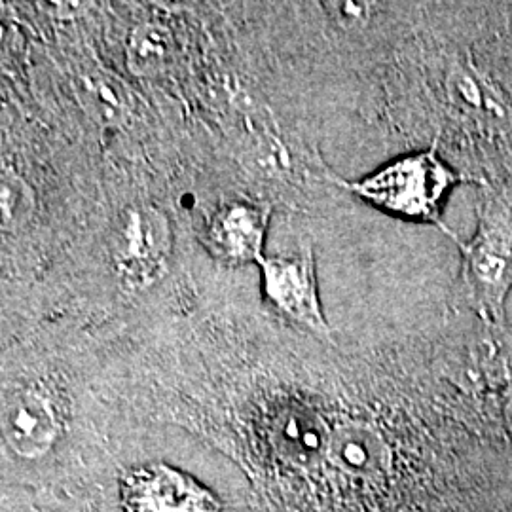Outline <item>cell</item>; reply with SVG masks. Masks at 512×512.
<instances>
[{
  "label": "cell",
  "mask_w": 512,
  "mask_h": 512,
  "mask_svg": "<svg viewBox=\"0 0 512 512\" xmlns=\"http://www.w3.org/2000/svg\"><path fill=\"white\" fill-rule=\"evenodd\" d=\"M461 249L459 293L463 302L484 317L499 321L512 289V205L507 198L484 194L478 205V228Z\"/></svg>",
  "instance_id": "1"
},
{
  "label": "cell",
  "mask_w": 512,
  "mask_h": 512,
  "mask_svg": "<svg viewBox=\"0 0 512 512\" xmlns=\"http://www.w3.org/2000/svg\"><path fill=\"white\" fill-rule=\"evenodd\" d=\"M334 181L366 202L408 219L433 222L448 236L456 238L440 220V203L446 192L463 179L440 160L437 147L385 165L382 171L359 183Z\"/></svg>",
  "instance_id": "2"
},
{
  "label": "cell",
  "mask_w": 512,
  "mask_h": 512,
  "mask_svg": "<svg viewBox=\"0 0 512 512\" xmlns=\"http://www.w3.org/2000/svg\"><path fill=\"white\" fill-rule=\"evenodd\" d=\"M171 243V228L160 209L150 205L129 207L116 222L110 245L120 283L129 291L156 283L167 270Z\"/></svg>",
  "instance_id": "3"
},
{
  "label": "cell",
  "mask_w": 512,
  "mask_h": 512,
  "mask_svg": "<svg viewBox=\"0 0 512 512\" xmlns=\"http://www.w3.org/2000/svg\"><path fill=\"white\" fill-rule=\"evenodd\" d=\"M264 293L275 308L319 336H330L321 310L311 247L294 256H264L258 264Z\"/></svg>",
  "instance_id": "4"
},
{
  "label": "cell",
  "mask_w": 512,
  "mask_h": 512,
  "mask_svg": "<svg viewBox=\"0 0 512 512\" xmlns=\"http://www.w3.org/2000/svg\"><path fill=\"white\" fill-rule=\"evenodd\" d=\"M122 503L126 512H220L219 501L196 480L165 465L131 471Z\"/></svg>",
  "instance_id": "5"
},
{
  "label": "cell",
  "mask_w": 512,
  "mask_h": 512,
  "mask_svg": "<svg viewBox=\"0 0 512 512\" xmlns=\"http://www.w3.org/2000/svg\"><path fill=\"white\" fill-rule=\"evenodd\" d=\"M270 207L264 203L232 202L222 205L207 228L209 247L224 260L260 264Z\"/></svg>",
  "instance_id": "6"
},
{
  "label": "cell",
  "mask_w": 512,
  "mask_h": 512,
  "mask_svg": "<svg viewBox=\"0 0 512 512\" xmlns=\"http://www.w3.org/2000/svg\"><path fill=\"white\" fill-rule=\"evenodd\" d=\"M59 433L54 408L35 391H18L2 408V435L19 458H42Z\"/></svg>",
  "instance_id": "7"
},
{
  "label": "cell",
  "mask_w": 512,
  "mask_h": 512,
  "mask_svg": "<svg viewBox=\"0 0 512 512\" xmlns=\"http://www.w3.org/2000/svg\"><path fill=\"white\" fill-rule=\"evenodd\" d=\"M327 456L346 475L374 478L382 475L389 465V446L372 425L348 421L330 433Z\"/></svg>",
  "instance_id": "8"
},
{
  "label": "cell",
  "mask_w": 512,
  "mask_h": 512,
  "mask_svg": "<svg viewBox=\"0 0 512 512\" xmlns=\"http://www.w3.org/2000/svg\"><path fill=\"white\" fill-rule=\"evenodd\" d=\"M78 99L84 110L103 128H120L133 114L128 86L103 69L84 73L78 80Z\"/></svg>",
  "instance_id": "9"
},
{
  "label": "cell",
  "mask_w": 512,
  "mask_h": 512,
  "mask_svg": "<svg viewBox=\"0 0 512 512\" xmlns=\"http://www.w3.org/2000/svg\"><path fill=\"white\" fill-rule=\"evenodd\" d=\"M175 54L171 31L156 21L139 23L128 40V69L139 78L164 73Z\"/></svg>",
  "instance_id": "10"
},
{
  "label": "cell",
  "mask_w": 512,
  "mask_h": 512,
  "mask_svg": "<svg viewBox=\"0 0 512 512\" xmlns=\"http://www.w3.org/2000/svg\"><path fill=\"white\" fill-rule=\"evenodd\" d=\"M35 211V192L14 171H2L0 177V219L2 230L23 228Z\"/></svg>",
  "instance_id": "11"
},
{
  "label": "cell",
  "mask_w": 512,
  "mask_h": 512,
  "mask_svg": "<svg viewBox=\"0 0 512 512\" xmlns=\"http://www.w3.org/2000/svg\"><path fill=\"white\" fill-rule=\"evenodd\" d=\"M332 6H336L332 12L338 16L340 23H357L366 14V4L338 2V4H332Z\"/></svg>",
  "instance_id": "12"
}]
</instances>
